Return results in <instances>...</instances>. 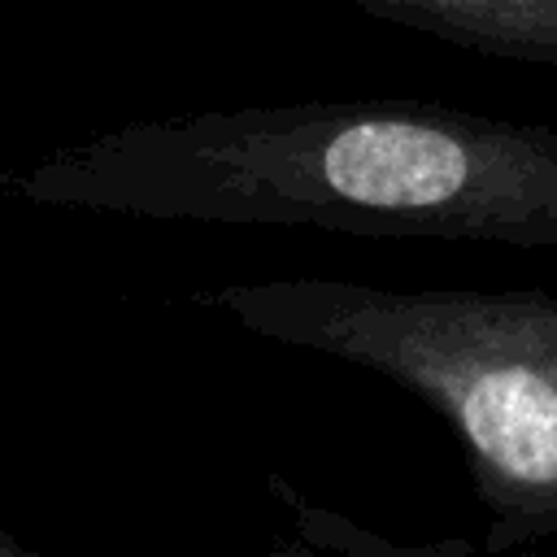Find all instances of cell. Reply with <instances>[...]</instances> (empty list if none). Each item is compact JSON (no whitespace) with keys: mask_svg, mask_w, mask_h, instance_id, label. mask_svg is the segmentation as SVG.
Wrapping results in <instances>:
<instances>
[{"mask_svg":"<svg viewBox=\"0 0 557 557\" xmlns=\"http://www.w3.org/2000/svg\"><path fill=\"white\" fill-rule=\"evenodd\" d=\"M0 557H48V553H35V548H26V544H17L4 527H0Z\"/></svg>","mask_w":557,"mask_h":557,"instance_id":"5b68a950","label":"cell"},{"mask_svg":"<svg viewBox=\"0 0 557 557\" xmlns=\"http://www.w3.org/2000/svg\"><path fill=\"white\" fill-rule=\"evenodd\" d=\"M418 557H474L470 553V544H461V540H448V544H440V548H426V553H418ZM500 557H535L531 548H509V553H500Z\"/></svg>","mask_w":557,"mask_h":557,"instance_id":"277c9868","label":"cell"},{"mask_svg":"<svg viewBox=\"0 0 557 557\" xmlns=\"http://www.w3.org/2000/svg\"><path fill=\"white\" fill-rule=\"evenodd\" d=\"M352 9L522 65H557V0H348Z\"/></svg>","mask_w":557,"mask_h":557,"instance_id":"3957f363","label":"cell"},{"mask_svg":"<svg viewBox=\"0 0 557 557\" xmlns=\"http://www.w3.org/2000/svg\"><path fill=\"white\" fill-rule=\"evenodd\" d=\"M48 209L557 248V131L431 100H296L126 122L4 170Z\"/></svg>","mask_w":557,"mask_h":557,"instance_id":"6da1fadb","label":"cell"},{"mask_svg":"<svg viewBox=\"0 0 557 557\" xmlns=\"http://www.w3.org/2000/svg\"><path fill=\"white\" fill-rule=\"evenodd\" d=\"M191 305L426 400L453 426L487 509L483 553L557 540V296L248 278L191 292Z\"/></svg>","mask_w":557,"mask_h":557,"instance_id":"7a4b0ae2","label":"cell"}]
</instances>
